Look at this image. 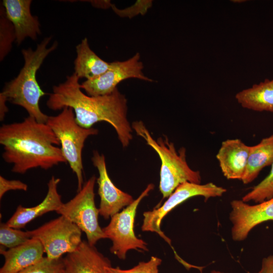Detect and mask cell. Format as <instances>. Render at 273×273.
<instances>
[{"mask_svg": "<svg viewBox=\"0 0 273 273\" xmlns=\"http://www.w3.org/2000/svg\"><path fill=\"white\" fill-rule=\"evenodd\" d=\"M79 79L74 72L65 81L54 86L47 102L48 107L53 110L72 108L76 122L84 128L106 122L115 130L122 147H127L132 139V128L127 118L125 96L117 88L108 95L88 96L82 91Z\"/></svg>", "mask_w": 273, "mask_h": 273, "instance_id": "cell-1", "label": "cell"}, {"mask_svg": "<svg viewBox=\"0 0 273 273\" xmlns=\"http://www.w3.org/2000/svg\"><path fill=\"white\" fill-rule=\"evenodd\" d=\"M0 144L4 148L2 158L12 164L14 173L24 174L38 167L48 170L67 163L53 130L30 116L21 122L3 124Z\"/></svg>", "mask_w": 273, "mask_h": 273, "instance_id": "cell-2", "label": "cell"}, {"mask_svg": "<svg viewBox=\"0 0 273 273\" xmlns=\"http://www.w3.org/2000/svg\"><path fill=\"white\" fill-rule=\"evenodd\" d=\"M52 36L45 37L35 50L29 48L21 51L24 64L18 75L6 83L0 93L7 101L23 108L29 116L38 122L46 123L49 116L40 110L39 101L46 94L41 89L36 79V73L47 57L57 48L54 42L48 48Z\"/></svg>", "mask_w": 273, "mask_h": 273, "instance_id": "cell-3", "label": "cell"}, {"mask_svg": "<svg viewBox=\"0 0 273 273\" xmlns=\"http://www.w3.org/2000/svg\"><path fill=\"white\" fill-rule=\"evenodd\" d=\"M131 127L138 135L155 151L160 159L159 190L163 198H168L185 182L201 184L200 172L191 169L187 162L185 148L176 151L174 144L166 136L159 137L156 141L141 121L133 122Z\"/></svg>", "mask_w": 273, "mask_h": 273, "instance_id": "cell-4", "label": "cell"}, {"mask_svg": "<svg viewBox=\"0 0 273 273\" xmlns=\"http://www.w3.org/2000/svg\"><path fill=\"white\" fill-rule=\"evenodd\" d=\"M59 139L61 149L67 163L75 173L77 179V191L83 184L82 152L86 140L97 135L98 129L86 128L76 121L72 108L65 107L57 115L49 116L46 123Z\"/></svg>", "mask_w": 273, "mask_h": 273, "instance_id": "cell-5", "label": "cell"}, {"mask_svg": "<svg viewBox=\"0 0 273 273\" xmlns=\"http://www.w3.org/2000/svg\"><path fill=\"white\" fill-rule=\"evenodd\" d=\"M95 175L91 176L82 189L70 201L63 203L56 212L76 224L86 236L87 242L95 246L97 242L107 237L98 222L99 208L95 202Z\"/></svg>", "mask_w": 273, "mask_h": 273, "instance_id": "cell-6", "label": "cell"}, {"mask_svg": "<svg viewBox=\"0 0 273 273\" xmlns=\"http://www.w3.org/2000/svg\"><path fill=\"white\" fill-rule=\"evenodd\" d=\"M154 188V184H149L131 204L113 215L109 224L103 228L107 239H110L112 242L110 249V252L120 259H125L126 253L129 250L149 251L147 244L135 235L133 228L136 210L139 204Z\"/></svg>", "mask_w": 273, "mask_h": 273, "instance_id": "cell-7", "label": "cell"}, {"mask_svg": "<svg viewBox=\"0 0 273 273\" xmlns=\"http://www.w3.org/2000/svg\"><path fill=\"white\" fill-rule=\"evenodd\" d=\"M28 232L30 238L41 243L46 257L51 260L75 251L82 241L80 229L63 215Z\"/></svg>", "mask_w": 273, "mask_h": 273, "instance_id": "cell-8", "label": "cell"}, {"mask_svg": "<svg viewBox=\"0 0 273 273\" xmlns=\"http://www.w3.org/2000/svg\"><path fill=\"white\" fill-rule=\"evenodd\" d=\"M226 190L212 183L201 185L185 182L179 185L168 197L167 200L159 207L153 210L143 213L142 230L157 233L170 244V240L161 230V224L163 218L171 210L187 200L195 196H203L205 201L212 197H220Z\"/></svg>", "mask_w": 273, "mask_h": 273, "instance_id": "cell-9", "label": "cell"}, {"mask_svg": "<svg viewBox=\"0 0 273 273\" xmlns=\"http://www.w3.org/2000/svg\"><path fill=\"white\" fill-rule=\"evenodd\" d=\"M140 58V54L137 53L127 60L111 62L109 69L102 75L82 82L81 89L88 96H100L112 93L120 82L128 78L153 81L143 73L144 66Z\"/></svg>", "mask_w": 273, "mask_h": 273, "instance_id": "cell-10", "label": "cell"}, {"mask_svg": "<svg viewBox=\"0 0 273 273\" xmlns=\"http://www.w3.org/2000/svg\"><path fill=\"white\" fill-rule=\"evenodd\" d=\"M231 206L229 218L232 224V237L235 241L244 240L257 225L273 221V197L254 205L242 200H234Z\"/></svg>", "mask_w": 273, "mask_h": 273, "instance_id": "cell-11", "label": "cell"}, {"mask_svg": "<svg viewBox=\"0 0 273 273\" xmlns=\"http://www.w3.org/2000/svg\"><path fill=\"white\" fill-rule=\"evenodd\" d=\"M92 161L99 173L97 180L100 198L99 214L105 219H108L123 207L131 204L134 200L130 195L119 189L113 183L108 175L103 154L94 151Z\"/></svg>", "mask_w": 273, "mask_h": 273, "instance_id": "cell-12", "label": "cell"}, {"mask_svg": "<svg viewBox=\"0 0 273 273\" xmlns=\"http://www.w3.org/2000/svg\"><path fill=\"white\" fill-rule=\"evenodd\" d=\"M31 0H3L6 16L12 23L16 42L20 45L27 37L36 40L41 33L38 17L31 12Z\"/></svg>", "mask_w": 273, "mask_h": 273, "instance_id": "cell-13", "label": "cell"}, {"mask_svg": "<svg viewBox=\"0 0 273 273\" xmlns=\"http://www.w3.org/2000/svg\"><path fill=\"white\" fill-rule=\"evenodd\" d=\"M63 261L64 273H109L106 267L111 266L108 258L84 240L75 251L67 254Z\"/></svg>", "mask_w": 273, "mask_h": 273, "instance_id": "cell-14", "label": "cell"}, {"mask_svg": "<svg viewBox=\"0 0 273 273\" xmlns=\"http://www.w3.org/2000/svg\"><path fill=\"white\" fill-rule=\"evenodd\" d=\"M249 146L238 139L223 141L216 155L223 175L228 179H240L245 171Z\"/></svg>", "mask_w": 273, "mask_h": 273, "instance_id": "cell-15", "label": "cell"}, {"mask_svg": "<svg viewBox=\"0 0 273 273\" xmlns=\"http://www.w3.org/2000/svg\"><path fill=\"white\" fill-rule=\"evenodd\" d=\"M60 179L52 176L48 183V192L44 199L39 204L31 207L19 205L14 213L6 222L9 226L16 228H24L36 218L48 212L59 210L64 203L57 190Z\"/></svg>", "mask_w": 273, "mask_h": 273, "instance_id": "cell-16", "label": "cell"}, {"mask_svg": "<svg viewBox=\"0 0 273 273\" xmlns=\"http://www.w3.org/2000/svg\"><path fill=\"white\" fill-rule=\"evenodd\" d=\"M0 253L5 258L0 273H18L41 261L44 258V251L38 240L31 238L25 243L7 250L1 246Z\"/></svg>", "mask_w": 273, "mask_h": 273, "instance_id": "cell-17", "label": "cell"}, {"mask_svg": "<svg viewBox=\"0 0 273 273\" xmlns=\"http://www.w3.org/2000/svg\"><path fill=\"white\" fill-rule=\"evenodd\" d=\"M76 51L74 73L79 79H93L105 72L110 67V63L102 60L90 48L87 38L82 39L76 46Z\"/></svg>", "mask_w": 273, "mask_h": 273, "instance_id": "cell-18", "label": "cell"}, {"mask_svg": "<svg viewBox=\"0 0 273 273\" xmlns=\"http://www.w3.org/2000/svg\"><path fill=\"white\" fill-rule=\"evenodd\" d=\"M235 98L244 108L273 113V79L263 82L238 92Z\"/></svg>", "mask_w": 273, "mask_h": 273, "instance_id": "cell-19", "label": "cell"}, {"mask_svg": "<svg viewBox=\"0 0 273 273\" xmlns=\"http://www.w3.org/2000/svg\"><path fill=\"white\" fill-rule=\"evenodd\" d=\"M273 162V134L250 146L246 168L241 180L244 184L252 182L265 167Z\"/></svg>", "mask_w": 273, "mask_h": 273, "instance_id": "cell-20", "label": "cell"}, {"mask_svg": "<svg viewBox=\"0 0 273 273\" xmlns=\"http://www.w3.org/2000/svg\"><path fill=\"white\" fill-rule=\"evenodd\" d=\"M16 41L14 27L6 16L3 5L0 7V61H3L11 51Z\"/></svg>", "mask_w": 273, "mask_h": 273, "instance_id": "cell-21", "label": "cell"}, {"mask_svg": "<svg viewBox=\"0 0 273 273\" xmlns=\"http://www.w3.org/2000/svg\"><path fill=\"white\" fill-rule=\"evenodd\" d=\"M269 174L242 198L246 203H261L273 197V162Z\"/></svg>", "mask_w": 273, "mask_h": 273, "instance_id": "cell-22", "label": "cell"}, {"mask_svg": "<svg viewBox=\"0 0 273 273\" xmlns=\"http://www.w3.org/2000/svg\"><path fill=\"white\" fill-rule=\"evenodd\" d=\"M30 238L27 231H22L9 226L7 223L0 224V244L2 246L9 249L20 245Z\"/></svg>", "mask_w": 273, "mask_h": 273, "instance_id": "cell-23", "label": "cell"}, {"mask_svg": "<svg viewBox=\"0 0 273 273\" xmlns=\"http://www.w3.org/2000/svg\"><path fill=\"white\" fill-rule=\"evenodd\" d=\"M161 258L151 256L147 262H140L138 265L128 269H122L119 267L109 266L106 267L109 273H158V267L161 264Z\"/></svg>", "mask_w": 273, "mask_h": 273, "instance_id": "cell-24", "label": "cell"}, {"mask_svg": "<svg viewBox=\"0 0 273 273\" xmlns=\"http://www.w3.org/2000/svg\"><path fill=\"white\" fill-rule=\"evenodd\" d=\"M18 273H64L63 258L51 260L47 257Z\"/></svg>", "mask_w": 273, "mask_h": 273, "instance_id": "cell-25", "label": "cell"}, {"mask_svg": "<svg viewBox=\"0 0 273 273\" xmlns=\"http://www.w3.org/2000/svg\"><path fill=\"white\" fill-rule=\"evenodd\" d=\"M151 0L137 1L133 5L124 9H119L114 5H111V8L116 15L120 17L131 18L138 15H144L149 9L152 6Z\"/></svg>", "mask_w": 273, "mask_h": 273, "instance_id": "cell-26", "label": "cell"}, {"mask_svg": "<svg viewBox=\"0 0 273 273\" xmlns=\"http://www.w3.org/2000/svg\"><path fill=\"white\" fill-rule=\"evenodd\" d=\"M28 186L19 180H9L0 176V199L8 191L20 190L27 191Z\"/></svg>", "mask_w": 273, "mask_h": 273, "instance_id": "cell-27", "label": "cell"}, {"mask_svg": "<svg viewBox=\"0 0 273 273\" xmlns=\"http://www.w3.org/2000/svg\"><path fill=\"white\" fill-rule=\"evenodd\" d=\"M258 273H273V254L262 259L261 268Z\"/></svg>", "mask_w": 273, "mask_h": 273, "instance_id": "cell-28", "label": "cell"}, {"mask_svg": "<svg viewBox=\"0 0 273 273\" xmlns=\"http://www.w3.org/2000/svg\"><path fill=\"white\" fill-rule=\"evenodd\" d=\"M7 102L6 98L0 94V120L3 121L6 113L8 112V108L7 106Z\"/></svg>", "mask_w": 273, "mask_h": 273, "instance_id": "cell-29", "label": "cell"}, {"mask_svg": "<svg viewBox=\"0 0 273 273\" xmlns=\"http://www.w3.org/2000/svg\"><path fill=\"white\" fill-rule=\"evenodd\" d=\"M90 2L94 6L102 9L111 7L112 5L110 1H91Z\"/></svg>", "mask_w": 273, "mask_h": 273, "instance_id": "cell-30", "label": "cell"}, {"mask_svg": "<svg viewBox=\"0 0 273 273\" xmlns=\"http://www.w3.org/2000/svg\"><path fill=\"white\" fill-rule=\"evenodd\" d=\"M211 273H224L220 271L213 270L211 271Z\"/></svg>", "mask_w": 273, "mask_h": 273, "instance_id": "cell-31", "label": "cell"}]
</instances>
